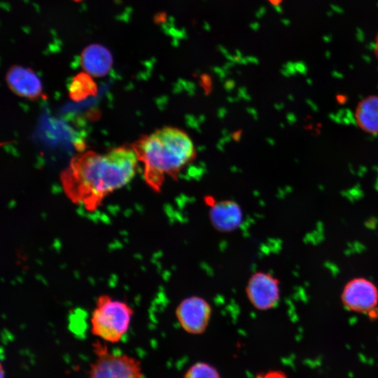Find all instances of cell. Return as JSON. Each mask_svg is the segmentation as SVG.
<instances>
[{"mask_svg": "<svg viewBox=\"0 0 378 378\" xmlns=\"http://www.w3.org/2000/svg\"><path fill=\"white\" fill-rule=\"evenodd\" d=\"M138 161L131 146L78 153L60 174L62 190L74 204L95 211L108 195L132 181Z\"/></svg>", "mask_w": 378, "mask_h": 378, "instance_id": "obj_1", "label": "cell"}, {"mask_svg": "<svg viewBox=\"0 0 378 378\" xmlns=\"http://www.w3.org/2000/svg\"><path fill=\"white\" fill-rule=\"evenodd\" d=\"M130 146L144 165L146 184L157 192L167 176L176 177L196 157L190 136L175 127H164L142 135Z\"/></svg>", "mask_w": 378, "mask_h": 378, "instance_id": "obj_2", "label": "cell"}, {"mask_svg": "<svg viewBox=\"0 0 378 378\" xmlns=\"http://www.w3.org/2000/svg\"><path fill=\"white\" fill-rule=\"evenodd\" d=\"M134 313L126 302L102 294L96 299L90 314V332L105 343H118L128 332Z\"/></svg>", "mask_w": 378, "mask_h": 378, "instance_id": "obj_3", "label": "cell"}, {"mask_svg": "<svg viewBox=\"0 0 378 378\" xmlns=\"http://www.w3.org/2000/svg\"><path fill=\"white\" fill-rule=\"evenodd\" d=\"M92 347L94 359L90 365L89 378H144L141 364L136 358L113 353L99 340Z\"/></svg>", "mask_w": 378, "mask_h": 378, "instance_id": "obj_4", "label": "cell"}, {"mask_svg": "<svg viewBox=\"0 0 378 378\" xmlns=\"http://www.w3.org/2000/svg\"><path fill=\"white\" fill-rule=\"evenodd\" d=\"M340 299L347 311L378 318V287L370 279L364 276L349 279L342 288Z\"/></svg>", "mask_w": 378, "mask_h": 378, "instance_id": "obj_5", "label": "cell"}, {"mask_svg": "<svg viewBox=\"0 0 378 378\" xmlns=\"http://www.w3.org/2000/svg\"><path fill=\"white\" fill-rule=\"evenodd\" d=\"M246 298L251 305L260 311L274 308L281 298L280 281L267 272L253 273L247 281Z\"/></svg>", "mask_w": 378, "mask_h": 378, "instance_id": "obj_6", "label": "cell"}, {"mask_svg": "<svg viewBox=\"0 0 378 378\" xmlns=\"http://www.w3.org/2000/svg\"><path fill=\"white\" fill-rule=\"evenodd\" d=\"M176 319L188 333L200 335L205 332L212 315L209 302L200 296H189L182 300L175 310Z\"/></svg>", "mask_w": 378, "mask_h": 378, "instance_id": "obj_7", "label": "cell"}, {"mask_svg": "<svg viewBox=\"0 0 378 378\" xmlns=\"http://www.w3.org/2000/svg\"><path fill=\"white\" fill-rule=\"evenodd\" d=\"M6 82L9 89L19 97L36 100L43 95L41 79L31 68L10 66L6 75Z\"/></svg>", "mask_w": 378, "mask_h": 378, "instance_id": "obj_8", "label": "cell"}, {"mask_svg": "<svg viewBox=\"0 0 378 378\" xmlns=\"http://www.w3.org/2000/svg\"><path fill=\"white\" fill-rule=\"evenodd\" d=\"M209 217L217 231L230 232L237 229L243 220L240 206L232 200L216 201L211 198Z\"/></svg>", "mask_w": 378, "mask_h": 378, "instance_id": "obj_9", "label": "cell"}, {"mask_svg": "<svg viewBox=\"0 0 378 378\" xmlns=\"http://www.w3.org/2000/svg\"><path fill=\"white\" fill-rule=\"evenodd\" d=\"M113 62L111 51L98 43L87 46L80 56V63L83 71L93 77H103L108 74Z\"/></svg>", "mask_w": 378, "mask_h": 378, "instance_id": "obj_10", "label": "cell"}, {"mask_svg": "<svg viewBox=\"0 0 378 378\" xmlns=\"http://www.w3.org/2000/svg\"><path fill=\"white\" fill-rule=\"evenodd\" d=\"M354 120L364 132L378 135V95H368L360 100L355 108Z\"/></svg>", "mask_w": 378, "mask_h": 378, "instance_id": "obj_11", "label": "cell"}, {"mask_svg": "<svg viewBox=\"0 0 378 378\" xmlns=\"http://www.w3.org/2000/svg\"><path fill=\"white\" fill-rule=\"evenodd\" d=\"M70 90L72 98L79 99L88 95L89 90H95V84L91 76L84 71L74 78Z\"/></svg>", "mask_w": 378, "mask_h": 378, "instance_id": "obj_12", "label": "cell"}, {"mask_svg": "<svg viewBox=\"0 0 378 378\" xmlns=\"http://www.w3.org/2000/svg\"><path fill=\"white\" fill-rule=\"evenodd\" d=\"M183 378H221V377L213 365L204 362H197L187 370Z\"/></svg>", "mask_w": 378, "mask_h": 378, "instance_id": "obj_13", "label": "cell"}, {"mask_svg": "<svg viewBox=\"0 0 378 378\" xmlns=\"http://www.w3.org/2000/svg\"><path fill=\"white\" fill-rule=\"evenodd\" d=\"M256 378H288L281 370H272L257 374Z\"/></svg>", "mask_w": 378, "mask_h": 378, "instance_id": "obj_14", "label": "cell"}, {"mask_svg": "<svg viewBox=\"0 0 378 378\" xmlns=\"http://www.w3.org/2000/svg\"><path fill=\"white\" fill-rule=\"evenodd\" d=\"M374 53H375L376 57L378 59V33L375 37Z\"/></svg>", "mask_w": 378, "mask_h": 378, "instance_id": "obj_15", "label": "cell"}, {"mask_svg": "<svg viewBox=\"0 0 378 378\" xmlns=\"http://www.w3.org/2000/svg\"><path fill=\"white\" fill-rule=\"evenodd\" d=\"M271 4H272L274 6H276L280 4L281 0H268Z\"/></svg>", "mask_w": 378, "mask_h": 378, "instance_id": "obj_16", "label": "cell"}, {"mask_svg": "<svg viewBox=\"0 0 378 378\" xmlns=\"http://www.w3.org/2000/svg\"><path fill=\"white\" fill-rule=\"evenodd\" d=\"M1 378H4L5 375H4V368H3V366L1 365Z\"/></svg>", "mask_w": 378, "mask_h": 378, "instance_id": "obj_17", "label": "cell"}, {"mask_svg": "<svg viewBox=\"0 0 378 378\" xmlns=\"http://www.w3.org/2000/svg\"><path fill=\"white\" fill-rule=\"evenodd\" d=\"M73 1H76V2H80V1H83V0H73Z\"/></svg>", "mask_w": 378, "mask_h": 378, "instance_id": "obj_18", "label": "cell"}]
</instances>
